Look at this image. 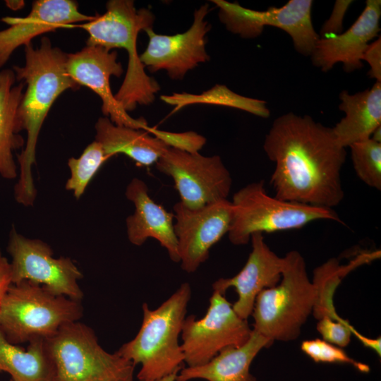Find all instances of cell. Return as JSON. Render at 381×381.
Returning a JSON list of instances; mask_svg holds the SVG:
<instances>
[{
	"label": "cell",
	"instance_id": "1",
	"mask_svg": "<svg viewBox=\"0 0 381 381\" xmlns=\"http://www.w3.org/2000/svg\"><path fill=\"white\" fill-rule=\"evenodd\" d=\"M263 148L274 164L270 178L274 197L329 209L343 200L341 171L346 151L332 128L289 112L274 121Z\"/></svg>",
	"mask_w": 381,
	"mask_h": 381
},
{
	"label": "cell",
	"instance_id": "2",
	"mask_svg": "<svg viewBox=\"0 0 381 381\" xmlns=\"http://www.w3.org/2000/svg\"><path fill=\"white\" fill-rule=\"evenodd\" d=\"M67 54L54 47L47 37L40 45L25 46V64L13 66L16 80L24 82L26 90L18 109L22 131L27 132L25 147L18 156L20 166L18 180L14 187L16 200L32 206L37 196L32 169L36 162V146L44 121L55 100L64 91L76 90L80 85L66 70Z\"/></svg>",
	"mask_w": 381,
	"mask_h": 381
},
{
	"label": "cell",
	"instance_id": "3",
	"mask_svg": "<svg viewBox=\"0 0 381 381\" xmlns=\"http://www.w3.org/2000/svg\"><path fill=\"white\" fill-rule=\"evenodd\" d=\"M106 12L75 27L89 35L87 46H99L108 50L124 49L128 54V67L123 81L114 95L128 112L137 105H148L160 90L157 82L145 72L137 51V39L141 30L152 28L155 16L148 8L137 9L131 0H110Z\"/></svg>",
	"mask_w": 381,
	"mask_h": 381
},
{
	"label": "cell",
	"instance_id": "4",
	"mask_svg": "<svg viewBox=\"0 0 381 381\" xmlns=\"http://www.w3.org/2000/svg\"><path fill=\"white\" fill-rule=\"evenodd\" d=\"M191 296L187 282L157 308L143 304V322L136 336L116 352L135 366L140 364L138 380H152L178 373L184 363L179 342Z\"/></svg>",
	"mask_w": 381,
	"mask_h": 381
},
{
	"label": "cell",
	"instance_id": "5",
	"mask_svg": "<svg viewBox=\"0 0 381 381\" xmlns=\"http://www.w3.org/2000/svg\"><path fill=\"white\" fill-rule=\"evenodd\" d=\"M284 258L280 282L258 295L251 314L253 329L272 342L296 339L319 296L318 286L310 282L301 254L291 250Z\"/></svg>",
	"mask_w": 381,
	"mask_h": 381
},
{
	"label": "cell",
	"instance_id": "6",
	"mask_svg": "<svg viewBox=\"0 0 381 381\" xmlns=\"http://www.w3.org/2000/svg\"><path fill=\"white\" fill-rule=\"evenodd\" d=\"M81 301L56 295L30 281L12 284L0 307V330L16 345L45 339L65 324L79 321Z\"/></svg>",
	"mask_w": 381,
	"mask_h": 381
},
{
	"label": "cell",
	"instance_id": "7",
	"mask_svg": "<svg viewBox=\"0 0 381 381\" xmlns=\"http://www.w3.org/2000/svg\"><path fill=\"white\" fill-rule=\"evenodd\" d=\"M233 217L227 233L231 243L245 245L255 233L301 228L320 219L342 222L333 209L289 202L269 195L262 181L246 185L233 196Z\"/></svg>",
	"mask_w": 381,
	"mask_h": 381
},
{
	"label": "cell",
	"instance_id": "8",
	"mask_svg": "<svg viewBox=\"0 0 381 381\" xmlns=\"http://www.w3.org/2000/svg\"><path fill=\"white\" fill-rule=\"evenodd\" d=\"M44 342L55 381H119L133 375L131 361L105 351L93 329L79 321L64 325Z\"/></svg>",
	"mask_w": 381,
	"mask_h": 381
},
{
	"label": "cell",
	"instance_id": "9",
	"mask_svg": "<svg viewBox=\"0 0 381 381\" xmlns=\"http://www.w3.org/2000/svg\"><path fill=\"white\" fill-rule=\"evenodd\" d=\"M224 294L213 291L204 317L191 315L184 320L181 346L189 367L207 363L226 348L244 344L251 334L247 320L236 313Z\"/></svg>",
	"mask_w": 381,
	"mask_h": 381
},
{
	"label": "cell",
	"instance_id": "10",
	"mask_svg": "<svg viewBox=\"0 0 381 381\" xmlns=\"http://www.w3.org/2000/svg\"><path fill=\"white\" fill-rule=\"evenodd\" d=\"M212 2L219 8V20L226 29L243 38L258 37L265 26L275 27L289 35L298 53L310 56L320 37L312 23L311 0H289L283 6H271L265 11L247 8L238 2Z\"/></svg>",
	"mask_w": 381,
	"mask_h": 381
},
{
	"label": "cell",
	"instance_id": "11",
	"mask_svg": "<svg viewBox=\"0 0 381 381\" xmlns=\"http://www.w3.org/2000/svg\"><path fill=\"white\" fill-rule=\"evenodd\" d=\"M7 251L11 257L13 284L30 281L54 294L82 301L83 292L78 281L83 274L71 258H54L47 243L25 237L14 226L9 234Z\"/></svg>",
	"mask_w": 381,
	"mask_h": 381
},
{
	"label": "cell",
	"instance_id": "12",
	"mask_svg": "<svg viewBox=\"0 0 381 381\" xmlns=\"http://www.w3.org/2000/svg\"><path fill=\"white\" fill-rule=\"evenodd\" d=\"M155 167L173 179L180 202L190 209L227 199L231 188L230 172L219 155L207 157L168 147Z\"/></svg>",
	"mask_w": 381,
	"mask_h": 381
},
{
	"label": "cell",
	"instance_id": "13",
	"mask_svg": "<svg viewBox=\"0 0 381 381\" xmlns=\"http://www.w3.org/2000/svg\"><path fill=\"white\" fill-rule=\"evenodd\" d=\"M173 209L179 262L183 270L192 273L208 259L210 248L228 233L232 203L225 199L190 209L179 201Z\"/></svg>",
	"mask_w": 381,
	"mask_h": 381
},
{
	"label": "cell",
	"instance_id": "14",
	"mask_svg": "<svg viewBox=\"0 0 381 381\" xmlns=\"http://www.w3.org/2000/svg\"><path fill=\"white\" fill-rule=\"evenodd\" d=\"M208 13V4L195 9L191 26L183 33L160 35L152 28L145 30L148 44L140 55L145 68L151 72L164 70L171 79L181 80L199 64L209 61L205 49L206 35L211 28L205 20Z\"/></svg>",
	"mask_w": 381,
	"mask_h": 381
},
{
	"label": "cell",
	"instance_id": "15",
	"mask_svg": "<svg viewBox=\"0 0 381 381\" xmlns=\"http://www.w3.org/2000/svg\"><path fill=\"white\" fill-rule=\"evenodd\" d=\"M117 56L116 51L86 46L80 52L67 54L66 70L77 84L90 88L99 97L103 114L114 124L145 130L148 126L146 121L131 117L112 93L110 78H119L123 71Z\"/></svg>",
	"mask_w": 381,
	"mask_h": 381
},
{
	"label": "cell",
	"instance_id": "16",
	"mask_svg": "<svg viewBox=\"0 0 381 381\" xmlns=\"http://www.w3.org/2000/svg\"><path fill=\"white\" fill-rule=\"evenodd\" d=\"M94 18L80 13L77 2L72 0L35 1L26 16L3 18L9 27L0 30V68L17 48L30 44L35 37Z\"/></svg>",
	"mask_w": 381,
	"mask_h": 381
},
{
	"label": "cell",
	"instance_id": "17",
	"mask_svg": "<svg viewBox=\"0 0 381 381\" xmlns=\"http://www.w3.org/2000/svg\"><path fill=\"white\" fill-rule=\"evenodd\" d=\"M250 241L252 250L241 271L231 278L219 279L212 284L213 291L223 294L230 287L235 289L238 299L232 307L244 320L251 315L258 295L278 284L284 266V258L270 248L262 234H253Z\"/></svg>",
	"mask_w": 381,
	"mask_h": 381
},
{
	"label": "cell",
	"instance_id": "18",
	"mask_svg": "<svg viewBox=\"0 0 381 381\" xmlns=\"http://www.w3.org/2000/svg\"><path fill=\"white\" fill-rule=\"evenodd\" d=\"M381 1L367 0L353 25L338 35L319 37L311 54L313 65L329 71L338 62L351 72L363 67V56L370 41L380 30Z\"/></svg>",
	"mask_w": 381,
	"mask_h": 381
},
{
	"label": "cell",
	"instance_id": "19",
	"mask_svg": "<svg viewBox=\"0 0 381 381\" xmlns=\"http://www.w3.org/2000/svg\"><path fill=\"white\" fill-rule=\"evenodd\" d=\"M126 196L135 206L134 213L126 220L129 241L140 246L147 238H155L172 261L179 262L174 213L156 203L149 195L146 183L138 178H133L128 184Z\"/></svg>",
	"mask_w": 381,
	"mask_h": 381
},
{
	"label": "cell",
	"instance_id": "20",
	"mask_svg": "<svg viewBox=\"0 0 381 381\" xmlns=\"http://www.w3.org/2000/svg\"><path fill=\"white\" fill-rule=\"evenodd\" d=\"M272 343L253 329L244 344L226 348L203 365L181 368L176 381L195 379L207 381H255V377L250 373V364L263 348L269 347Z\"/></svg>",
	"mask_w": 381,
	"mask_h": 381
},
{
	"label": "cell",
	"instance_id": "21",
	"mask_svg": "<svg viewBox=\"0 0 381 381\" xmlns=\"http://www.w3.org/2000/svg\"><path fill=\"white\" fill-rule=\"evenodd\" d=\"M339 109L345 116L332 128L333 134L343 147L370 138L381 126V83L355 94L344 90L339 95Z\"/></svg>",
	"mask_w": 381,
	"mask_h": 381
},
{
	"label": "cell",
	"instance_id": "22",
	"mask_svg": "<svg viewBox=\"0 0 381 381\" xmlns=\"http://www.w3.org/2000/svg\"><path fill=\"white\" fill-rule=\"evenodd\" d=\"M95 141L110 158L123 154L137 164H155L169 147L144 130L114 124L108 117H100L95 126Z\"/></svg>",
	"mask_w": 381,
	"mask_h": 381
},
{
	"label": "cell",
	"instance_id": "23",
	"mask_svg": "<svg viewBox=\"0 0 381 381\" xmlns=\"http://www.w3.org/2000/svg\"><path fill=\"white\" fill-rule=\"evenodd\" d=\"M16 80L13 70L0 71V176L9 180L18 176L13 152L25 144L18 119L24 83Z\"/></svg>",
	"mask_w": 381,
	"mask_h": 381
},
{
	"label": "cell",
	"instance_id": "24",
	"mask_svg": "<svg viewBox=\"0 0 381 381\" xmlns=\"http://www.w3.org/2000/svg\"><path fill=\"white\" fill-rule=\"evenodd\" d=\"M10 374L13 381H55L54 365L44 339L29 342L26 350L10 343L0 330V373Z\"/></svg>",
	"mask_w": 381,
	"mask_h": 381
},
{
	"label": "cell",
	"instance_id": "25",
	"mask_svg": "<svg viewBox=\"0 0 381 381\" xmlns=\"http://www.w3.org/2000/svg\"><path fill=\"white\" fill-rule=\"evenodd\" d=\"M164 102L174 106V111L191 104H210L238 109L262 118L270 116V110L265 101L247 97L236 93L226 85H216L201 94L174 92L160 97Z\"/></svg>",
	"mask_w": 381,
	"mask_h": 381
},
{
	"label": "cell",
	"instance_id": "26",
	"mask_svg": "<svg viewBox=\"0 0 381 381\" xmlns=\"http://www.w3.org/2000/svg\"><path fill=\"white\" fill-rule=\"evenodd\" d=\"M108 159L99 143L95 140L89 144L79 157H71L68 159L71 175L66 183V189L73 191L75 198L79 199L92 179Z\"/></svg>",
	"mask_w": 381,
	"mask_h": 381
},
{
	"label": "cell",
	"instance_id": "27",
	"mask_svg": "<svg viewBox=\"0 0 381 381\" xmlns=\"http://www.w3.org/2000/svg\"><path fill=\"white\" fill-rule=\"evenodd\" d=\"M353 169L368 186L381 190V143L368 138L349 146Z\"/></svg>",
	"mask_w": 381,
	"mask_h": 381
},
{
	"label": "cell",
	"instance_id": "28",
	"mask_svg": "<svg viewBox=\"0 0 381 381\" xmlns=\"http://www.w3.org/2000/svg\"><path fill=\"white\" fill-rule=\"evenodd\" d=\"M301 349L316 363H346L351 365L361 373L370 371L368 365L353 359L341 347L323 339L304 340L301 343Z\"/></svg>",
	"mask_w": 381,
	"mask_h": 381
},
{
	"label": "cell",
	"instance_id": "29",
	"mask_svg": "<svg viewBox=\"0 0 381 381\" xmlns=\"http://www.w3.org/2000/svg\"><path fill=\"white\" fill-rule=\"evenodd\" d=\"M316 328L323 340L339 347H345L351 341V334H354L368 348H373L375 339L366 337L357 332L350 323L343 319L335 320L328 315L319 318Z\"/></svg>",
	"mask_w": 381,
	"mask_h": 381
},
{
	"label": "cell",
	"instance_id": "30",
	"mask_svg": "<svg viewBox=\"0 0 381 381\" xmlns=\"http://www.w3.org/2000/svg\"><path fill=\"white\" fill-rule=\"evenodd\" d=\"M144 131L161 140L167 147L188 153L199 152L207 142L204 136L194 131L175 133L149 126Z\"/></svg>",
	"mask_w": 381,
	"mask_h": 381
},
{
	"label": "cell",
	"instance_id": "31",
	"mask_svg": "<svg viewBox=\"0 0 381 381\" xmlns=\"http://www.w3.org/2000/svg\"><path fill=\"white\" fill-rule=\"evenodd\" d=\"M352 2L351 0H337L335 1L329 18L324 23L320 29V37L342 32L344 18Z\"/></svg>",
	"mask_w": 381,
	"mask_h": 381
},
{
	"label": "cell",
	"instance_id": "32",
	"mask_svg": "<svg viewBox=\"0 0 381 381\" xmlns=\"http://www.w3.org/2000/svg\"><path fill=\"white\" fill-rule=\"evenodd\" d=\"M370 65L368 75L381 83V38L370 42L365 51L363 59Z\"/></svg>",
	"mask_w": 381,
	"mask_h": 381
},
{
	"label": "cell",
	"instance_id": "33",
	"mask_svg": "<svg viewBox=\"0 0 381 381\" xmlns=\"http://www.w3.org/2000/svg\"><path fill=\"white\" fill-rule=\"evenodd\" d=\"M12 284L11 263L3 255L0 250V307Z\"/></svg>",
	"mask_w": 381,
	"mask_h": 381
},
{
	"label": "cell",
	"instance_id": "34",
	"mask_svg": "<svg viewBox=\"0 0 381 381\" xmlns=\"http://www.w3.org/2000/svg\"><path fill=\"white\" fill-rule=\"evenodd\" d=\"M178 373H174L165 377H163L159 379L152 380H139V381H176V375Z\"/></svg>",
	"mask_w": 381,
	"mask_h": 381
},
{
	"label": "cell",
	"instance_id": "35",
	"mask_svg": "<svg viewBox=\"0 0 381 381\" xmlns=\"http://www.w3.org/2000/svg\"><path fill=\"white\" fill-rule=\"evenodd\" d=\"M373 140L381 143V126L377 127L370 137Z\"/></svg>",
	"mask_w": 381,
	"mask_h": 381
},
{
	"label": "cell",
	"instance_id": "36",
	"mask_svg": "<svg viewBox=\"0 0 381 381\" xmlns=\"http://www.w3.org/2000/svg\"><path fill=\"white\" fill-rule=\"evenodd\" d=\"M119 381H133V375H131L124 379H122Z\"/></svg>",
	"mask_w": 381,
	"mask_h": 381
},
{
	"label": "cell",
	"instance_id": "37",
	"mask_svg": "<svg viewBox=\"0 0 381 381\" xmlns=\"http://www.w3.org/2000/svg\"><path fill=\"white\" fill-rule=\"evenodd\" d=\"M10 381H13L12 380H10Z\"/></svg>",
	"mask_w": 381,
	"mask_h": 381
}]
</instances>
